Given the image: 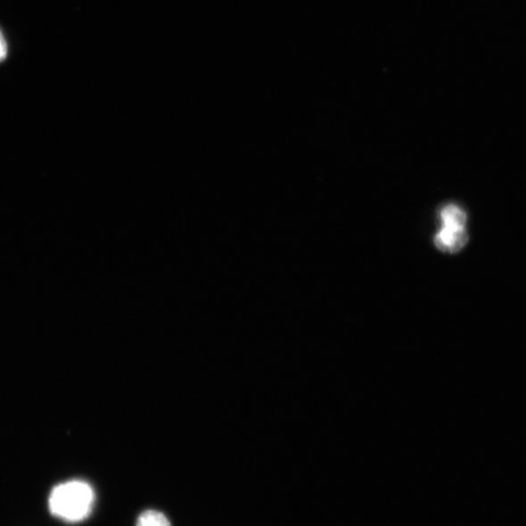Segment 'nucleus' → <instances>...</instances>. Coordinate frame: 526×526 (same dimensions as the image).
<instances>
[{"instance_id": "nucleus-5", "label": "nucleus", "mask_w": 526, "mask_h": 526, "mask_svg": "<svg viewBox=\"0 0 526 526\" xmlns=\"http://www.w3.org/2000/svg\"><path fill=\"white\" fill-rule=\"evenodd\" d=\"M6 56H7V44H6V40H5L2 31H0V62L4 61Z\"/></svg>"}, {"instance_id": "nucleus-2", "label": "nucleus", "mask_w": 526, "mask_h": 526, "mask_svg": "<svg viewBox=\"0 0 526 526\" xmlns=\"http://www.w3.org/2000/svg\"><path fill=\"white\" fill-rule=\"evenodd\" d=\"M468 242L466 227L445 226L439 231L435 243L440 251L457 252L464 248Z\"/></svg>"}, {"instance_id": "nucleus-3", "label": "nucleus", "mask_w": 526, "mask_h": 526, "mask_svg": "<svg viewBox=\"0 0 526 526\" xmlns=\"http://www.w3.org/2000/svg\"><path fill=\"white\" fill-rule=\"evenodd\" d=\"M441 222L445 226L466 227L467 214L456 205H448L441 210Z\"/></svg>"}, {"instance_id": "nucleus-4", "label": "nucleus", "mask_w": 526, "mask_h": 526, "mask_svg": "<svg viewBox=\"0 0 526 526\" xmlns=\"http://www.w3.org/2000/svg\"><path fill=\"white\" fill-rule=\"evenodd\" d=\"M136 526H172L166 515L155 510H147L140 514Z\"/></svg>"}, {"instance_id": "nucleus-1", "label": "nucleus", "mask_w": 526, "mask_h": 526, "mask_svg": "<svg viewBox=\"0 0 526 526\" xmlns=\"http://www.w3.org/2000/svg\"><path fill=\"white\" fill-rule=\"evenodd\" d=\"M95 491L88 482L75 480L62 482L48 497V509L56 519L78 523L90 517L95 506Z\"/></svg>"}]
</instances>
